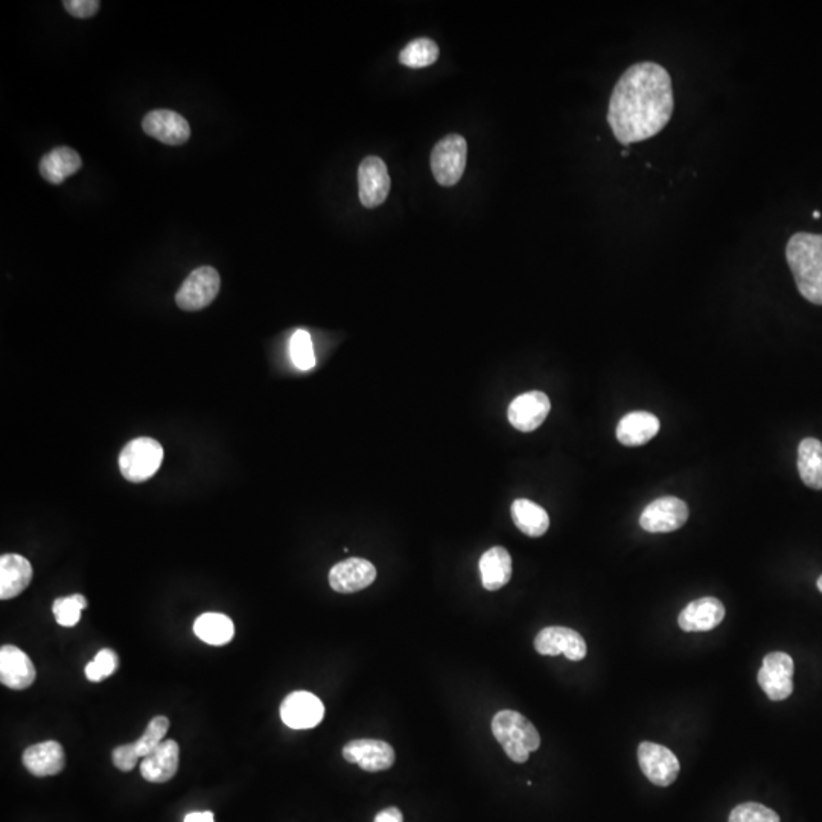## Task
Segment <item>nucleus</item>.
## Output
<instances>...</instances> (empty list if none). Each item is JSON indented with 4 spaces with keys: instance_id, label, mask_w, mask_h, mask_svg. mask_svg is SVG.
<instances>
[{
    "instance_id": "nucleus-33",
    "label": "nucleus",
    "mask_w": 822,
    "mask_h": 822,
    "mask_svg": "<svg viewBox=\"0 0 822 822\" xmlns=\"http://www.w3.org/2000/svg\"><path fill=\"white\" fill-rule=\"evenodd\" d=\"M118 655L112 649H102L96 654L95 660L86 666V676L89 681L99 682L109 678L118 669Z\"/></svg>"
},
{
    "instance_id": "nucleus-22",
    "label": "nucleus",
    "mask_w": 822,
    "mask_h": 822,
    "mask_svg": "<svg viewBox=\"0 0 822 822\" xmlns=\"http://www.w3.org/2000/svg\"><path fill=\"white\" fill-rule=\"evenodd\" d=\"M32 580V565L20 555H4L0 558V599L10 600L20 596Z\"/></svg>"
},
{
    "instance_id": "nucleus-14",
    "label": "nucleus",
    "mask_w": 822,
    "mask_h": 822,
    "mask_svg": "<svg viewBox=\"0 0 822 822\" xmlns=\"http://www.w3.org/2000/svg\"><path fill=\"white\" fill-rule=\"evenodd\" d=\"M142 128L156 141L173 147L186 144L191 137L188 121L173 110H153L145 116Z\"/></svg>"
},
{
    "instance_id": "nucleus-38",
    "label": "nucleus",
    "mask_w": 822,
    "mask_h": 822,
    "mask_svg": "<svg viewBox=\"0 0 822 822\" xmlns=\"http://www.w3.org/2000/svg\"><path fill=\"white\" fill-rule=\"evenodd\" d=\"M816 585H818V590L821 591V593H822V576H819V579H818V582H816Z\"/></svg>"
},
{
    "instance_id": "nucleus-1",
    "label": "nucleus",
    "mask_w": 822,
    "mask_h": 822,
    "mask_svg": "<svg viewBox=\"0 0 822 822\" xmlns=\"http://www.w3.org/2000/svg\"><path fill=\"white\" fill-rule=\"evenodd\" d=\"M675 109L672 78L654 61L632 64L615 84L609 99L608 124L623 145L657 136Z\"/></svg>"
},
{
    "instance_id": "nucleus-34",
    "label": "nucleus",
    "mask_w": 822,
    "mask_h": 822,
    "mask_svg": "<svg viewBox=\"0 0 822 822\" xmlns=\"http://www.w3.org/2000/svg\"><path fill=\"white\" fill-rule=\"evenodd\" d=\"M139 759H141V757L137 756L133 743L118 746V748L113 751V763H115L116 768L122 772L133 771Z\"/></svg>"
},
{
    "instance_id": "nucleus-17",
    "label": "nucleus",
    "mask_w": 822,
    "mask_h": 822,
    "mask_svg": "<svg viewBox=\"0 0 822 822\" xmlns=\"http://www.w3.org/2000/svg\"><path fill=\"white\" fill-rule=\"evenodd\" d=\"M36 667L19 647L7 644L0 649V681L11 690H26L36 681Z\"/></svg>"
},
{
    "instance_id": "nucleus-20",
    "label": "nucleus",
    "mask_w": 822,
    "mask_h": 822,
    "mask_svg": "<svg viewBox=\"0 0 822 822\" xmlns=\"http://www.w3.org/2000/svg\"><path fill=\"white\" fill-rule=\"evenodd\" d=\"M23 766L29 774L36 777H51L60 774L66 765L64 749L55 740L37 743L25 749L22 756Z\"/></svg>"
},
{
    "instance_id": "nucleus-4",
    "label": "nucleus",
    "mask_w": 822,
    "mask_h": 822,
    "mask_svg": "<svg viewBox=\"0 0 822 822\" xmlns=\"http://www.w3.org/2000/svg\"><path fill=\"white\" fill-rule=\"evenodd\" d=\"M163 462V448L151 437H139L125 445L119 456V469L131 483L147 482L159 471Z\"/></svg>"
},
{
    "instance_id": "nucleus-7",
    "label": "nucleus",
    "mask_w": 822,
    "mask_h": 822,
    "mask_svg": "<svg viewBox=\"0 0 822 822\" xmlns=\"http://www.w3.org/2000/svg\"><path fill=\"white\" fill-rule=\"evenodd\" d=\"M794 660L784 652H772L763 658L760 669V687L771 701H784L794 692Z\"/></svg>"
},
{
    "instance_id": "nucleus-37",
    "label": "nucleus",
    "mask_w": 822,
    "mask_h": 822,
    "mask_svg": "<svg viewBox=\"0 0 822 822\" xmlns=\"http://www.w3.org/2000/svg\"><path fill=\"white\" fill-rule=\"evenodd\" d=\"M185 822H215L212 812H194L186 815Z\"/></svg>"
},
{
    "instance_id": "nucleus-16",
    "label": "nucleus",
    "mask_w": 822,
    "mask_h": 822,
    "mask_svg": "<svg viewBox=\"0 0 822 822\" xmlns=\"http://www.w3.org/2000/svg\"><path fill=\"white\" fill-rule=\"evenodd\" d=\"M550 399L542 392H529L513 399L509 405V422L518 431L530 433L541 427L542 422L547 419L550 413Z\"/></svg>"
},
{
    "instance_id": "nucleus-35",
    "label": "nucleus",
    "mask_w": 822,
    "mask_h": 822,
    "mask_svg": "<svg viewBox=\"0 0 822 822\" xmlns=\"http://www.w3.org/2000/svg\"><path fill=\"white\" fill-rule=\"evenodd\" d=\"M63 7L75 19H90L98 13L101 4L98 0H66Z\"/></svg>"
},
{
    "instance_id": "nucleus-9",
    "label": "nucleus",
    "mask_w": 822,
    "mask_h": 822,
    "mask_svg": "<svg viewBox=\"0 0 822 822\" xmlns=\"http://www.w3.org/2000/svg\"><path fill=\"white\" fill-rule=\"evenodd\" d=\"M638 763L650 783L660 787L675 783L681 771L675 754L666 746L654 742H643L638 746Z\"/></svg>"
},
{
    "instance_id": "nucleus-30",
    "label": "nucleus",
    "mask_w": 822,
    "mask_h": 822,
    "mask_svg": "<svg viewBox=\"0 0 822 822\" xmlns=\"http://www.w3.org/2000/svg\"><path fill=\"white\" fill-rule=\"evenodd\" d=\"M87 608L86 597L81 594H74L71 597H61L57 599L52 605V612H54L55 620L58 625L64 628H72L81 620V611Z\"/></svg>"
},
{
    "instance_id": "nucleus-25",
    "label": "nucleus",
    "mask_w": 822,
    "mask_h": 822,
    "mask_svg": "<svg viewBox=\"0 0 822 822\" xmlns=\"http://www.w3.org/2000/svg\"><path fill=\"white\" fill-rule=\"evenodd\" d=\"M512 520L515 526L530 538H539L545 535L548 527H550V518L548 513L533 501L526 500V498H518L513 501Z\"/></svg>"
},
{
    "instance_id": "nucleus-31",
    "label": "nucleus",
    "mask_w": 822,
    "mask_h": 822,
    "mask_svg": "<svg viewBox=\"0 0 822 822\" xmlns=\"http://www.w3.org/2000/svg\"><path fill=\"white\" fill-rule=\"evenodd\" d=\"M290 355L294 366H296L297 369L303 370V372L311 370L316 366L313 340H311V335L308 334V332L303 331V329L294 332L290 341Z\"/></svg>"
},
{
    "instance_id": "nucleus-36",
    "label": "nucleus",
    "mask_w": 822,
    "mask_h": 822,
    "mask_svg": "<svg viewBox=\"0 0 822 822\" xmlns=\"http://www.w3.org/2000/svg\"><path fill=\"white\" fill-rule=\"evenodd\" d=\"M373 822H404V816L398 807H389V809L381 810Z\"/></svg>"
},
{
    "instance_id": "nucleus-21",
    "label": "nucleus",
    "mask_w": 822,
    "mask_h": 822,
    "mask_svg": "<svg viewBox=\"0 0 822 822\" xmlns=\"http://www.w3.org/2000/svg\"><path fill=\"white\" fill-rule=\"evenodd\" d=\"M660 431V419L649 411H632L617 425V439L625 447H641Z\"/></svg>"
},
{
    "instance_id": "nucleus-32",
    "label": "nucleus",
    "mask_w": 822,
    "mask_h": 822,
    "mask_svg": "<svg viewBox=\"0 0 822 822\" xmlns=\"http://www.w3.org/2000/svg\"><path fill=\"white\" fill-rule=\"evenodd\" d=\"M728 822H780V816L763 804L745 803L734 807Z\"/></svg>"
},
{
    "instance_id": "nucleus-28",
    "label": "nucleus",
    "mask_w": 822,
    "mask_h": 822,
    "mask_svg": "<svg viewBox=\"0 0 822 822\" xmlns=\"http://www.w3.org/2000/svg\"><path fill=\"white\" fill-rule=\"evenodd\" d=\"M437 58H439V48L433 40L416 39L402 49L399 54V63L411 69H421V67L436 63Z\"/></svg>"
},
{
    "instance_id": "nucleus-10",
    "label": "nucleus",
    "mask_w": 822,
    "mask_h": 822,
    "mask_svg": "<svg viewBox=\"0 0 822 822\" xmlns=\"http://www.w3.org/2000/svg\"><path fill=\"white\" fill-rule=\"evenodd\" d=\"M325 717V705L310 692H293L282 701L281 719L291 730H311Z\"/></svg>"
},
{
    "instance_id": "nucleus-13",
    "label": "nucleus",
    "mask_w": 822,
    "mask_h": 822,
    "mask_svg": "<svg viewBox=\"0 0 822 822\" xmlns=\"http://www.w3.org/2000/svg\"><path fill=\"white\" fill-rule=\"evenodd\" d=\"M343 757L367 772L387 771L395 763V749L383 740H352L343 748Z\"/></svg>"
},
{
    "instance_id": "nucleus-27",
    "label": "nucleus",
    "mask_w": 822,
    "mask_h": 822,
    "mask_svg": "<svg viewBox=\"0 0 822 822\" xmlns=\"http://www.w3.org/2000/svg\"><path fill=\"white\" fill-rule=\"evenodd\" d=\"M194 634L211 646H224V644L232 641L235 635V626H233L230 617L218 612H206L200 615L194 623Z\"/></svg>"
},
{
    "instance_id": "nucleus-24",
    "label": "nucleus",
    "mask_w": 822,
    "mask_h": 822,
    "mask_svg": "<svg viewBox=\"0 0 822 822\" xmlns=\"http://www.w3.org/2000/svg\"><path fill=\"white\" fill-rule=\"evenodd\" d=\"M483 587L498 591L506 587L512 577V558L504 547H492L480 559Z\"/></svg>"
},
{
    "instance_id": "nucleus-29",
    "label": "nucleus",
    "mask_w": 822,
    "mask_h": 822,
    "mask_svg": "<svg viewBox=\"0 0 822 822\" xmlns=\"http://www.w3.org/2000/svg\"><path fill=\"white\" fill-rule=\"evenodd\" d=\"M168 730V717H153V719L148 722L147 728H145L141 739H137L136 742L133 743L137 756L147 757L148 754H151V752L154 751V749L159 748V746L162 745L163 740H165Z\"/></svg>"
},
{
    "instance_id": "nucleus-19",
    "label": "nucleus",
    "mask_w": 822,
    "mask_h": 822,
    "mask_svg": "<svg viewBox=\"0 0 822 822\" xmlns=\"http://www.w3.org/2000/svg\"><path fill=\"white\" fill-rule=\"evenodd\" d=\"M180 748L176 740H163L159 748L144 757L141 774L150 783H166L179 771Z\"/></svg>"
},
{
    "instance_id": "nucleus-8",
    "label": "nucleus",
    "mask_w": 822,
    "mask_h": 822,
    "mask_svg": "<svg viewBox=\"0 0 822 822\" xmlns=\"http://www.w3.org/2000/svg\"><path fill=\"white\" fill-rule=\"evenodd\" d=\"M689 520V506L681 498L661 497L643 510L640 526L649 533H670Z\"/></svg>"
},
{
    "instance_id": "nucleus-2",
    "label": "nucleus",
    "mask_w": 822,
    "mask_h": 822,
    "mask_svg": "<svg viewBox=\"0 0 822 822\" xmlns=\"http://www.w3.org/2000/svg\"><path fill=\"white\" fill-rule=\"evenodd\" d=\"M786 259L801 296L822 305V235L795 233L787 241Z\"/></svg>"
},
{
    "instance_id": "nucleus-23",
    "label": "nucleus",
    "mask_w": 822,
    "mask_h": 822,
    "mask_svg": "<svg viewBox=\"0 0 822 822\" xmlns=\"http://www.w3.org/2000/svg\"><path fill=\"white\" fill-rule=\"evenodd\" d=\"M83 166L80 154L69 147L52 150L40 160V174L46 182L60 185L67 177L74 176Z\"/></svg>"
},
{
    "instance_id": "nucleus-18",
    "label": "nucleus",
    "mask_w": 822,
    "mask_h": 822,
    "mask_svg": "<svg viewBox=\"0 0 822 822\" xmlns=\"http://www.w3.org/2000/svg\"><path fill=\"white\" fill-rule=\"evenodd\" d=\"M725 606L716 597H702L685 606L679 614L678 625L684 632H708L721 625Z\"/></svg>"
},
{
    "instance_id": "nucleus-15",
    "label": "nucleus",
    "mask_w": 822,
    "mask_h": 822,
    "mask_svg": "<svg viewBox=\"0 0 822 822\" xmlns=\"http://www.w3.org/2000/svg\"><path fill=\"white\" fill-rule=\"evenodd\" d=\"M376 579L372 562L361 558H349L334 565L329 571V585L340 594H352L370 587Z\"/></svg>"
},
{
    "instance_id": "nucleus-5",
    "label": "nucleus",
    "mask_w": 822,
    "mask_h": 822,
    "mask_svg": "<svg viewBox=\"0 0 822 822\" xmlns=\"http://www.w3.org/2000/svg\"><path fill=\"white\" fill-rule=\"evenodd\" d=\"M466 157L468 145L465 137L459 134L443 137L431 153V169L437 183L447 188L459 183L465 173Z\"/></svg>"
},
{
    "instance_id": "nucleus-26",
    "label": "nucleus",
    "mask_w": 822,
    "mask_h": 822,
    "mask_svg": "<svg viewBox=\"0 0 822 822\" xmlns=\"http://www.w3.org/2000/svg\"><path fill=\"white\" fill-rule=\"evenodd\" d=\"M798 472L804 485L815 491L822 489V442L807 437L798 447Z\"/></svg>"
},
{
    "instance_id": "nucleus-11",
    "label": "nucleus",
    "mask_w": 822,
    "mask_h": 822,
    "mask_svg": "<svg viewBox=\"0 0 822 822\" xmlns=\"http://www.w3.org/2000/svg\"><path fill=\"white\" fill-rule=\"evenodd\" d=\"M535 649L545 657L564 654L568 660L580 661L587 657V643L579 632L562 626L545 628L536 635Z\"/></svg>"
},
{
    "instance_id": "nucleus-6",
    "label": "nucleus",
    "mask_w": 822,
    "mask_h": 822,
    "mask_svg": "<svg viewBox=\"0 0 822 822\" xmlns=\"http://www.w3.org/2000/svg\"><path fill=\"white\" fill-rule=\"evenodd\" d=\"M220 273L214 267L204 265L192 271L183 282L180 290L176 294V303L180 310L194 311L203 310L206 306L214 302L215 297L220 293Z\"/></svg>"
},
{
    "instance_id": "nucleus-12",
    "label": "nucleus",
    "mask_w": 822,
    "mask_h": 822,
    "mask_svg": "<svg viewBox=\"0 0 822 822\" xmlns=\"http://www.w3.org/2000/svg\"><path fill=\"white\" fill-rule=\"evenodd\" d=\"M360 201L364 208L373 209L386 201L390 191V177L386 163L380 157L369 156L358 168Z\"/></svg>"
},
{
    "instance_id": "nucleus-3",
    "label": "nucleus",
    "mask_w": 822,
    "mask_h": 822,
    "mask_svg": "<svg viewBox=\"0 0 822 822\" xmlns=\"http://www.w3.org/2000/svg\"><path fill=\"white\" fill-rule=\"evenodd\" d=\"M492 733L512 762L526 763L530 754L541 746L535 725L518 711L503 710L492 719Z\"/></svg>"
}]
</instances>
